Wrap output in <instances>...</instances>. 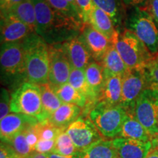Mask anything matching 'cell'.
I'll use <instances>...</instances> for the list:
<instances>
[{
  "label": "cell",
  "instance_id": "cell-1",
  "mask_svg": "<svg viewBox=\"0 0 158 158\" xmlns=\"http://www.w3.org/2000/svg\"><path fill=\"white\" fill-rule=\"evenodd\" d=\"M36 15L35 33L49 45L62 44L78 36L84 24L54 10L45 0H32Z\"/></svg>",
  "mask_w": 158,
  "mask_h": 158
},
{
  "label": "cell",
  "instance_id": "cell-2",
  "mask_svg": "<svg viewBox=\"0 0 158 158\" xmlns=\"http://www.w3.org/2000/svg\"><path fill=\"white\" fill-rule=\"evenodd\" d=\"M23 45L27 81L39 86L48 83L49 45L36 33L23 40Z\"/></svg>",
  "mask_w": 158,
  "mask_h": 158
},
{
  "label": "cell",
  "instance_id": "cell-3",
  "mask_svg": "<svg viewBox=\"0 0 158 158\" xmlns=\"http://www.w3.org/2000/svg\"><path fill=\"white\" fill-rule=\"evenodd\" d=\"M118 54L130 70H145L155 57L133 31H117L112 41Z\"/></svg>",
  "mask_w": 158,
  "mask_h": 158
},
{
  "label": "cell",
  "instance_id": "cell-4",
  "mask_svg": "<svg viewBox=\"0 0 158 158\" xmlns=\"http://www.w3.org/2000/svg\"><path fill=\"white\" fill-rule=\"evenodd\" d=\"M128 111L120 105L114 106L100 101L95 105L89 114L100 135L105 138H117L119 136Z\"/></svg>",
  "mask_w": 158,
  "mask_h": 158
},
{
  "label": "cell",
  "instance_id": "cell-5",
  "mask_svg": "<svg viewBox=\"0 0 158 158\" xmlns=\"http://www.w3.org/2000/svg\"><path fill=\"white\" fill-rule=\"evenodd\" d=\"M127 29L135 34L153 56H158V27L147 7H135L127 20Z\"/></svg>",
  "mask_w": 158,
  "mask_h": 158
},
{
  "label": "cell",
  "instance_id": "cell-6",
  "mask_svg": "<svg viewBox=\"0 0 158 158\" xmlns=\"http://www.w3.org/2000/svg\"><path fill=\"white\" fill-rule=\"evenodd\" d=\"M11 112L40 119L43 112L41 90L39 85L23 82L11 94Z\"/></svg>",
  "mask_w": 158,
  "mask_h": 158
},
{
  "label": "cell",
  "instance_id": "cell-7",
  "mask_svg": "<svg viewBox=\"0 0 158 158\" xmlns=\"http://www.w3.org/2000/svg\"><path fill=\"white\" fill-rule=\"evenodd\" d=\"M2 76L7 81L27 79L23 41L2 43L0 53Z\"/></svg>",
  "mask_w": 158,
  "mask_h": 158
},
{
  "label": "cell",
  "instance_id": "cell-8",
  "mask_svg": "<svg viewBox=\"0 0 158 158\" xmlns=\"http://www.w3.org/2000/svg\"><path fill=\"white\" fill-rule=\"evenodd\" d=\"M133 115L150 135L157 131L158 126V91L147 88L136 100Z\"/></svg>",
  "mask_w": 158,
  "mask_h": 158
},
{
  "label": "cell",
  "instance_id": "cell-9",
  "mask_svg": "<svg viewBox=\"0 0 158 158\" xmlns=\"http://www.w3.org/2000/svg\"><path fill=\"white\" fill-rule=\"evenodd\" d=\"M149 88L145 70H134L123 78L120 106L133 114L136 100L144 89Z\"/></svg>",
  "mask_w": 158,
  "mask_h": 158
},
{
  "label": "cell",
  "instance_id": "cell-10",
  "mask_svg": "<svg viewBox=\"0 0 158 158\" xmlns=\"http://www.w3.org/2000/svg\"><path fill=\"white\" fill-rule=\"evenodd\" d=\"M49 55L48 83L53 86L68 83L73 68L62 44L49 45Z\"/></svg>",
  "mask_w": 158,
  "mask_h": 158
},
{
  "label": "cell",
  "instance_id": "cell-11",
  "mask_svg": "<svg viewBox=\"0 0 158 158\" xmlns=\"http://www.w3.org/2000/svg\"><path fill=\"white\" fill-rule=\"evenodd\" d=\"M66 132L79 151L102 140V135L89 118L78 117L69 126Z\"/></svg>",
  "mask_w": 158,
  "mask_h": 158
},
{
  "label": "cell",
  "instance_id": "cell-12",
  "mask_svg": "<svg viewBox=\"0 0 158 158\" xmlns=\"http://www.w3.org/2000/svg\"><path fill=\"white\" fill-rule=\"evenodd\" d=\"M35 33L31 27L10 15H1V43L22 42Z\"/></svg>",
  "mask_w": 158,
  "mask_h": 158
},
{
  "label": "cell",
  "instance_id": "cell-13",
  "mask_svg": "<svg viewBox=\"0 0 158 158\" xmlns=\"http://www.w3.org/2000/svg\"><path fill=\"white\" fill-rule=\"evenodd\" d=\"M62 45L73 68L85 70L92 62V56L81 35L62 43Z\"/></svg>",
  "mask_w": 158,
  "mask_h": 158
},
{
  "label": "cell",
  "instance_id": "cell-14",
  "mask_svg": "<svg viewBox=\"0 0 158 158\" xmlns=\"http://www.w3.org/2000/svg\"><path fill=\"white\" fill-rule=\"evenodd\" d=\"M40 122L37 118L21 114H9L1 119V141H7L20 132Z\"/></svg>",
  "mask_w": 158,
  "mask_h": 158
},
{
  "label": "cell",
  "instance_id": "cell-15",
  "mask_svg": "<svg viewBox=\"0 0 158 158\" xmlns=\"http://www.w3.org/2000/svg\"><path fill=\"white\" fill-rule=\"evenodd\" d=\"M113 143L118 158H146L152 148L151 141H142L122 137L114 138Z\"/></svg>",
  "mask_w": 158,
  "mask_h": 158
},
{
  "label": "cell",
  "instance_id": "cell-16",
  "mask_svg": "<svg viewBox=\"0 0 158 158\" xmlns=\"http://www.w3.org/2000/svg\"><path fill=\"white\" fill-rule=\"evenodd\" d=\"M81 33V36L92 58L97 62H101L112 43L89 24L84 25Z\"/></svg>",
  "mask_w": 158,
  "mask_h": 158
},
{
  "label": "cell",
  "instance_id": "cell-17",
  "mask_svg": "<svg viewBox=\"0 0 158 158\" xmlns=\"http://www.w3.org/2000/svg\"><path fill=\"white\" fill-rule=\"evenodd\" d=\"M101 62L106 76H117L124 78L130 72V68L124 63L113 43L108 49Z\"/></svg>",
  "mask_w": 158,
  "mask_h": 158
},
{
  "label": "cell",
  "instance_id": "cell-18",
  "mask_svg": "<svg viewBox=\"0 0 158 158\" xmlns=\"http://www.w3.org/2000/svg\"><path fill=\"white\" fill-rule=\"evenodd\" d=\"M81 112V107L76 105L62 103L47 120L56 127L65 130L78 118Z\"/></svg>",
  "mask_w": 158,
  "mask_h": 158
},
{
  "label": "cell",
  "instance_id": "cell-19",
  "mask_svg": "<svg viewBox=\"0 0 158 158\" xmlns=\"http://www.w3.org/2000/svg\"><path fill=\"white\" fill-rule=\"evenodd\" d=\"M105 84L99 100L110 105H120L123 78L117 76H106Z\"/></svg>",
  "mask_w": 158,
  "mask_h": 158
},
{
  "label": "cell",
  "instance_id": "cell-20",
  "mask_svg": "<svg viewBox=\"0 0 158 158\" xmlns=\"http://www.w3.org/2000/svg\"><path fill=\"white\" fill-rule=\"evenodd\" d=\"M89 25L107 37L111 43L117 32L111 19L95 5L91 15Z\"/></svg>",
  "mask_w": 158,
  "mask_h": 158
},
{
  "label": "cell",
  "instance_id": "cell-21",
  "mask_svg": "<svg viewBox=\"0 0 158 158\" xmlns=\"http://www.w3.org/2000/svg\"><path fill=\"white\" fill-rule=\"evenodd\" d=\"M1 15L14 17L28 25L35 31L36 30V15L32 0H25L8 10L1 13Z\"/></svg>",
  "mask_w": 158,
  "mask_h": 158
},
{
  "label": "cell",
  "instance_id": "cell-22",
  "mask_svg": "<svg viewBox=\"0 0 158 158\" xmlns=\"http://www.w3.org/2000/svg\"><path fill=\"white\" fill-rule=\"evenodd\" d=\"M41 90L43 112L39 122H43L50 117L55 110L62 106L63 102L57 95L54 89L49 83L40 85Z\"/></svg>",
  "mask_w": 158,
  "mask_h": 158
},
{
  "label": "cell",
  "instance_id": "cell-23",
  "mask_svg": "<svg viewBox=\"0 0 158 158\" xmlns=\"http://www.w3.org/2000/svg\"><path fill=\"white\" fill-rule=\"evenodd\" d=\"M78 158H118L113 141L100 140L78 153Z\"/></svg>",
  "mask_w": 158,
  "mask_h": 158
},
{
  "label": "cell",
  "instance_id": "cell-24",
  "mask_svg": "<svg viewBox=\"0 0 158 158\" xmlns=\"http://www.w3.org/2000/svg\"><path fill=\"white\" fill-rule=\"evenodd\" d=\"M118 137L130 138L142 141H151V135L139 122L136 119L133 114L128 113L124 120Z\"/></svg>",
  "mask_w": 158,
  "mask_h": 158
},
{
  "label": "cell",
  "instance_id": "cell-25",
  "mask_svg": "<svg viewBox=\"0 0 158 158\" xmlns=\"http://www.w3.org/2000/svg\"><path fill=\"white\" fill-rule=\"evenodd\" d=\"M85 74L94 100H99L106 79L103 67L101 64L92 62L85 69Z\"/></svg>",
  "mask_w": 158,
  "mask_h": 158
},
{
  "label": "cell",
  "instance_id": "cell-26",
  "mask_svg": "<svg viewBox=\"0 0 158 158\" xmlns=\"http://www.w3.org/2000/svg\"><path fill=\"white\" fill-rule=\"evenodd\" d=\"M53 87L63 103L73 104L83 108L87 102V98L73 87L68 82Z\"/></svg>",
  "mask_w": 158,
  "mask_h": 158
},
{
  "label": "cell",
  "instance_id": "cell-27",
  "mask_svg": "<svg viewBox=\"0 0 158 158\" xmlns=\"http://www.w3.org/2000/svg\"><path fill=\"white\" fill-rule=\"evenodd\" d=\"M68 83L78 92L84 94L89 101L94 100L92 90L86 80L84 70L72 68L68 79Z\"/></svg>",
  "mask_w": 158,
  "mask_h": 158
},
{
  "label": "cell",
  "instance_id": "cell-28",
  "mask_svg": "<svg viewBox=\"0 0 158 158\" xmlns=\"http://www.w3.org/2000/svg\"><path fill=\"white\" fill-rule=\"evenodd\" d=\"M27 129L16 134L8 141H2L8 144L14 152L15 157L18 158H27L35 151V149L31 147L27 142L26 137Z\"/></svg>",
  "mask_w": 158,
  "mask_h": 158
},
{
  "label": "cell",
  "instance_id": "cell-29",
  "mask_svg": "<svg viewBox=\"0 0 158 158\" xmlns=\"http://www.w3.org/2000/svg\"><path fill=\"white\" fill-rule=\"evenodd\" d=\"M79 152L67 132L63 131L56 138L52 153L63 156H71L78 155Z\"/></svg>",
  "mask_w": 158,
  "mask_h": 158
},
{
  "label": "cell",
  "instance_id": "cell-30",
  "mask_svg": "<svg viewBox=\"0 0 158 158\" xmlns=\"http://www.w3.org/2000/svg\"><path fill=\"white\" fill-rule=\"evenodd\" d=\"M93 2L111 19L115 27L119 25L122 21V11L118 0H93Z\"/></svg>",
  "mask_w": 158,
  "mask_h": 158
},
{
  "label": "cell",
  "instance_id": "cell-31",
  "mask_svg": "<svg viewBox=\"0 0 158 158\" xmlns=\"http://www.w3.org/2000/svg\"><path fill=\"white\" fill-rule=\"evenodd\" d=\"M56 12L79 23H83L79 12L73 7L68 0H45Z\"/></svg>",
  "mask_w": 158,
  "mask_h": 158
},
{
  "label": "cell",
  "instance_id": "cell-32",
  "mask_svg": "<svg viewBox=\"0 0 158 158\" xmlns=\"http://www.w3.org/2000/svg\"><path fill=\"white\" fill-rule=\"evenodd\" d=\"M35 128L38 133L39 140H45V141H56L59 134L63 131H65L64 129L56 127L48 120L38 122L35 124Z\"/></svg>",
  "mask_w": 158,
  "mask_h": 158
},
{
  "label": "cell",
  "instance_id": "cell-33",
  "mask_svg": "<svg viewBox=\"0 0 158 158\" xmlns=\"http://www.w3.org/2000/svg\"><path fill=\"white\" fill-rule=\"evenodd\" d=\"M149 88L158 91V56H155L145 68Z\"/></svg>",
  "mask_w": 158,
  "mask_h": 158
},
{
  "label": "cell",
  "instance_id": "cell-34",
  "mask_svg": "<svg viewBox=\"0 0 158 158\" xmlns=\"http://www.w3.org/2000/svg\"><path fill=\"white\" fill-rule=\"evenodd\" d=\"M76 4L84 24H89L94 4L93 0H76Z\"/></svg>",
  "mask_w": 158,
  "mask_h": 158
},
{
  "label": "cell",
  "instance_id": "cell-35",
  "mask_svg": "<svg viewBox=\"0 0 158 158\" xmlns=\"http://www.w3.org/2000/svg\"><path fill=\"white\" fill-rule=\"evenodd\" d=\"M11 96L8 90L5 88L1 89V100H0V118L2 119L9 114L10 110Z\"/></svg>",
  "mask_w": 158,
  "mask_h": 158
},
{
  "label": "cell",
  "instance_id": "cell-36",
  "mask_svg": "<svg viewBox=\"0 0 158 158\" xmlns=\"http://www.w3.org/2000/svg\"><path fill=\"white\" fill-rule=\"evenodd\" d=\"M55 142L56 141H45V140H39L36 146L35 147V151L38 152L48 154L53 152Z\"/></svg>",
  "mask_w": 158,
  "mask_h": 158
},
{
  "label": "cell",
  "instance_id": "cell-37",
  "mask_svg": "<svg viewBox=\"0 0 158 158\" xmlns=\"http://www.w3.org/2000/svg\"><path fill=\"white\" fill-rule=\"evenodd\" d=\"M26 137H27V142H28L29 146L35 149V147L39 141V135L36 130V128H35V124L27 128Z\"/></svg>",
  "mask_w": 158,
  "mask_h": 158
},
{
  "label": "cell",
  "instance_id": "cell-38",
  "mask_svg": "<svg viewBox=\"0 0 158 158\" xmlns=\"http://www.w3.org/2000/svg\"><path fill=\"white\" fill-rule=\"evenodd\" d=\"M147 7L158 27V0H149Z\"/></svg>",
  "mask_w": 158,
  "mask_h": 158
},
{
  "label": "cell",
  "instance_id": "cell-39",
  "mask_svg": "<svg viewBox=\"0 0 158 158\" xmlns=\"http://www.w3.org/2000/svg\"><path fill=\"white\" fill-rule=\"evenodd\" d=\"M15 157L14 152L10 147L8 144L1 141V149H0V158H13Z\"/></svg>",
  "mask_w": 158,
  "mask_h": 158
},
{
  "label": "cell",
  "instance_id": "cell-40",
  "mask_svg": "<svg viewBox=\"0 0 158 158\" xmlns=\"http://www.w3.org/2000/svg\"><path fill=\"white\" fill-rule=\"evenodd\" d=\"M149 0H123V2L126 5L133 7H146Z\"/></svg>",
  "mask_w": 158,
  "mask_h": 158
},
{
  "label": "cell",
  "instance_id": "cell-41",
  "mask_svg": "<svg viewBox=\"0 0 158 158\" xmlns=\"http://www.w3.org/2000/svg\"><path fill=\"white\" fill-rule=\"evenodd\" d=\"M23 1H25V0H7V3L5 4V7H4L3 8L1 9V13L8 10L11 8V7H13L15 5H19V4L22 2H23Z\"/></svg>",
  "mask_w": 158,
  "mask_h": 158
},
{
  "label": "cell",
  "instance_id": "cell-42",
  "mask_svg": "<svg viewBox=\"0 0 158 158\" xmlns=\"http://www.w3.org/2000/svg\"><path fill=\"white\" fill-rule=\"evenodd\" d=\"M49 158H78V155H71V156H63L60 155H57L55 153H48L46 154Z\"/></svg>",
  "mask_w": 158,
  "mask_h": 158
},
{
  "label": "cell",
  "instance_id": "cell-43",
  "mask_svg": "<svg viewBox=\"0 0 158 158\" xmlns=\"http://www.w3.org/2000/svg\"><path fill=\"white\" fill-rule=\"evenodd\" d=\"M27 158H49L48 157V155L46 154H43V153H40L38 152L37 151H34L32 153L30 154L28 157Z\"/></svg>",
  "mask_w": 158,
  "mask_h": 158
},
{
  "label": "cell",
  "instance_id": "cell-44",
  "mask_svg": "<svg viewBox=\"0 0 158 158\" xmlns=\"http://www.w3.org/2000/svg\"><path fill=\"white\" fill-rule=\"evenodd\" d=\"M146 158H158V148H152Z\"/></svg>",
  "mask_w": 158,
  "mask_h": 158
},
{
  "label": "cell",
  "instance_id": "cell-45",
  "mask_svg": "<svg viewBox=\"0 0 158 158\" xmlns=\"http://www.w3.org/2000/svg\"><path fill=\"white\" fill-rule=\"evenodd\" d=\"M151 142L152 144V147L158 148V126L157 131L155 132V133L153 135H152Z\"/></svg>",
  "mask_w": 158,
  "mask_h": 158
},
{
  "label": "cell",
  "instance_id": "cell-46",
  "mask_svg": "<svg viewBox=\"0 0 158 158\" xmlns=\"http://www.w3.org/2000/svg\"><path fill=\"white\" fill-rule=\"evenodd\" d=\"M68 1L71 4V5H72V6L74 7L75 9L77 10L79 12L78 8V6H77V4H76V0H68Z\"/></svg>",
  "mask_w": 158,
  "mask_h": 158
},
{
  "label": "cell",
  "instance_id": "cell-47",
  "mask_svg": "<svg viewBox=\"0 0 158 158\" xmlns=\"http://www.w3.org/2000/svg\"><path fill=\"white\" fill-rule=\"evenodd\" d=\"M7 0H0V5H1V9L5 7V4L7 3Z\"/></svg>",
  "mask_w": 158,
  "mask_h": 158
},
{
  "label": "cell",
  "instance_id": "cell-48",
  "mask_svg": "<svg viewBox=\"0 0 158 158\" xmlns=\"http://www.w3.org/2000/svg\"><path fill=\"white\" fill-rule=\"evenodd\" d=\"M13 158H18V157H13Z\"/></svg>",
  "mask_w": 158,
  "mask_h": 158
}]
</instances>
